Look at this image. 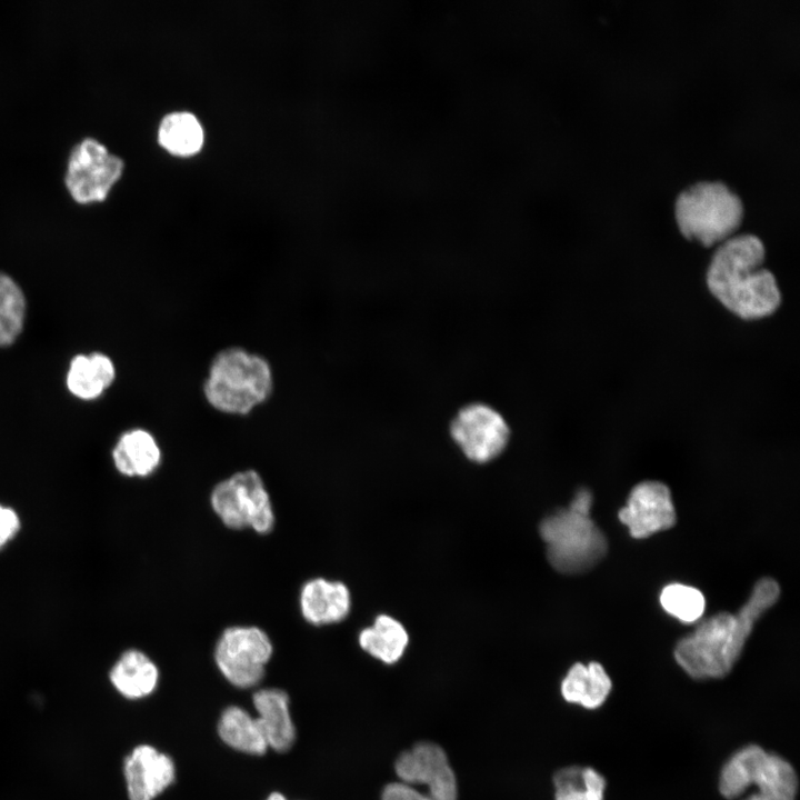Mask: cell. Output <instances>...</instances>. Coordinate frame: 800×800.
<instances>
[{"instance_id": "obj_1", "label": "cell", "mask_w": 800, "mask_h": 800, "mask_svg": "<svg viewBox=\"0 0 800 800\" xmlns=\"http://www.w3.org/2000/svg\"><path fill=\"white\" fill-rule=\"evenodd\" d=\"M766 249L752 233L733 234L714 250L706 273L710 293L742 320L773 314L781 304L774 274L763 267Z\"/></svg>"}, {"instance_id": "obj_2", "label": "cell", "mask_w": 800, "mask_h": 800, "mask_svg": "<svg viewBox=\"0 0 800 800\" xmlns=\"http://www.w3.org/2000/svg\"><path fill=\"white\" fill-rule=\"evenodd\" d=\"M779 596L777 581L760 579L738 612L717 613L682 638L674 648L676 661L693 679L727 676L739 659L754 623L777 602Z\"/></svg>"}, {"instance_id": "obj_3", "label": "cell", "mask_w": 800, "mask_h": 800, "mask_svg": "<svg viewBox=\"0 0 800 800\" xmlns=\"http://www.w3.org/2000/svg\"><path fill=\"white\" fill-rule=\"evenodd\" d=\"M274 388L266 357L240 346L219 350L210 360L202 384L206 402L217 412L246 417L264 404Z\"/></svg>"}, {"instance_id": "obj_4", "label": "cell", "mask_w": 800, "mask_h": 800, "mask_svg": "<svg viewBox=\"0 0 800 800\" xmlns=\"http://www.w3.org/2000/svg\"><path fill=\"white\" fill-rule=\"evenodd\" d=\"M592 498L589 489H579L568 508L552 512L539 526L548 561L561 573L586 572L607 553L606 536L590 518Z\"/></svg>"}, {"instance_id": "obj_5", "label": "cell", "mask_w": 800, "mask_h": 800, "mask_svg": "<svg viewBox=\"0 0 800 800\" xmlns=\"http://www.w3.org/2000/svg\"><path fill=\"white\" fill-rule=\"evenodd\" d=\"M674 214L683 237L711 247L736 234L743 203L724 182L699 181L678 194Z\"/></svg>"}, {"instance_id": "obj_6", "label": "cell", "mask_w": 800, "mask_h": 800, "mask_svg": "<svg viewBox=\"0 0 800 800\" xmlns=\"http://www.w3.org/2000/svg\"><path fill=\"white\" fill-rule=\"evenodd\" d=\"M752 786L758 788L757 792L743 800H794L798 778L783 758L759 746H747L723 766L719 790L724 798L734 799Z\"/></svg>"}, {"instance_id": "obj_7", "label": "cell", "mask_w": 800, "mask_h": 800, "mask_svg": "<svg viewBox=\"0 0 800 800\" xmlns=\"http://www.w3.org/2000/svg\"><path fill=\"white\" fill-rule=\"evenodd\" d=\"M210 504L221 522L233 530L251 528L260 534L272 531L276 517L258 471H238L218 482L210 494Z\"/></svg>"}, {"instance_id": "obj_8", "label": "cell", "mask_w": 800, "mask_h": 800, "mask_svg": "<svg viewBox=\"0 0 800 800\" xmlns=\"http://www.w3.org/2000/svg\"><path fill=\"white\" fill-rule=\"evenodd\" d=\"M449 434L469 461L481 464L497 459L506 450L511 429L504 414L494 406L471 401L454 412Z\"/></svg>"}, {"instance_id": "obj_9", "label": "cell", "mask_w": 800, "mask_h": 800, "mask_svg": "<svg viewBox=\"0 0 800 800\" xmlns=\"http://www.w3.org/2000/svg\"><path fill=\"white\" fill-rule=\"evenodd\" d=\"M272 653V642L262 629L256 626H232L219 637L214 647V661L231 684L247 689L262 680Z\"/></svg>"}, {"instance_id": "obj_10", "label": "cell", "mask_w": 800, "mask_h": 800, "mask_svg": "<svg viewBox=\"0 0 800 800\" xmlns=\"http://www.w3.org/2000/svg\"><path fill=\"white\" fill-rule=\"evenodd\" d=\"M122 171V159L97 140L87 138L70 153L66 186L79 203L103 201Z\"/></svg>"}, {"instance_id": "obj_11", "label": "cell", "mask_w": 800, "mask_h": 800, "mask_svg": "<svg viewBox=\"0 0 800 800\" xmlns=\"http://www.w3.org/2000/svg\"><path fill=\"white\" fill-rule=\"evenodd\" d=\"M394 771L401 782L427 786L433 800H457L458 786L444 750L433 742L416 743L399 754Z\"/></svg>"}, {"instance_id": "obj_12", "label": "cell", "mask_w": 800, "mask_h": 800, "mask_svg": "<svg viewBox=\"0 0 800 800\" xmlns=\"http://www.w3.org/2000/svg\"><path fill=\"white\" fill-rule=\"evenodd\" d=\"M618 517L634 539H644L668 530L677 520L669 488L652 480L642 481L632 488Z\"/></svg>"}, {"instance_id": "obj_13", "label": "cell", "mask_w": 800, "mask_h": 800, "mask_svg": "<svg viewBox=\"0 0 800 800\" xmlns=\"http://www.w3.org/2000/svg\"><path fill=\"white\" fill-rule=\"evenodd\" d=\"M129 800H154L176 778L170 756L149 744L137 746L123 761Z\"/></svg>"}, {"instance_id": "obj_14", "label": "cell", "mask_w": 800, "mask_h": 800, "mask_svg": "<svg viewBox=\"0 0 800 800\" xmlns=\"http://www.w3.org/2000/svg\"><path fill=\"white\" fill-rule=\"evenodd\" d=\"M299 608L302 618L312 626L338 623L350 612L351 594L341 581L313 578L301 587Z\"/></svg>"}, {"instance_id": "obj_15", "label": "cell", "mask_w": 800, "mask_h": 800, "mask_svg": "<svg viewBox=\"0 0 800 800\" xmlns=\"http://www.w3.org/2000/svg\"><path fill=\"white\" fill-rule=\"evenodd\" d=\"M111 458L120 474L128 478H147L160 467L162 451L158 440L149 430L132 428L118 438Z\"/></svg>"}, {"instance_id": "obj_16", "label": "cell", "mask_w": 800, "mask_h": 800, "mask_svg": "<svg viewBox=\"0 0 800 800\" xmlns=\"http://www.w3.org/2000/svg\"><path fill=\"white\" fill-rule=\"evenodd\" d=\"M252 701L268 747L278 752L288 751L294 743L296 728L287 692L277 688L261 689L253 694Z\"/></svg>"}, {"instance_id": "obj_17", "label": "cell", "mask_w": 800, "mask_h": 800, "mask_svg": "<svg viewBox=\"0 0 800 800\" xmlns=\"http://www.w3.org/2000/svg\"><path fill=\"white\" fill-rule=\"evenodd\" d=\"M117 376L112 359L101 352L77 354L66 374L68 391L77 399L90 401L100 398L114 382Z\"/></svg>"}, {"instance_id": "obj_18", "label": "cell", "mask_w": 800, "mask_h": 800, "mask_svg": "<svg viewBox=\"0 0 800 800\" xmlns=\"http://www.w3.org/2000/svg\"><path fill=\"white\" fill-rule=\"evenodd\" d=\"M109 680L123 698L140 700L156 690L159 682V669L141 650L128 649L111 667Z\"/></svg>"}, {"instance_id": "obj_19", "label": "cell", "mask_w": 800, "mask_h": 800, "mask_svg": "<svg viewBox=\"0 0 800 800\" xmlns=\"http://www.w3.org/2000/svg\"><path fill=\"white\" fill-rule=\"evenodd\" d=\"M611 688L612 682L600 663L577 662L561 682V694L568 702L597 709L606 701Z\"/></svg>"}, {"instance_id": "obj_20", "label": "cell", "mask_w": 800, "mask_h": 800, "mask_svg": "<svg viewBox=\"0 0 800 800\" xmlns=\"http://www.w3.org/2000/svg\"><path fill=\"white\" fill-rule=\"evenodd\" d=\"M359 646L371 657L393 664L400 660L409 643V634L403 624L388 614L376 617L371 627L360 631Z\"/></svg>"}, {"instance_id": "obj_21", "label": "cell", "mask_w": 800, "mask_h": 800, "mask_svg": "<svg viewBox=\"0 0 800 800\" xmlns=\"http://www.w3.org/2000/svg\"><path fill=\"white\" fill-rule=\"evenodd\" d=\"M218 734L227 746L243 753L262 756L269 748L257 718L238 706L222 711Z\"/></svg>"}, {"instance_id": "obj_22", "label": "cell", "mask_w": 800, "mask_h": 800, "mask_svg": "<svg viewBox=\"0 0 800 800\" xmlns=\"http://www.w3.org/2000/svg\"><path fill=\"white\" fill-rule=\"evenodd\" d=\"M204 132L198 118L188 111H174L163 117L158 129V141L168 152L189 157L203 144Z\"/></svg>"}, {"instance_id": "obj_23", "label": "cell", "mask_w": 800, "mask_h": 800, "mask_svg": "<svg viewBox=\"0 0 800 800\" xmlns=\"http://www.w3.org/2000/svg\"><path fill=\"white\" fill-rule=\"evenodd\" d=\"M26 316L23 290L12 277L0 271V348L11 346L19 338Z\"/></svg>"}, {"instance_id": "obj_24", "label": "cell", "mask_w": 800, "mask_h": 800, "mask_svg": "<svg viewBox=\"0 0 800 800\" xmlns=\"http://www.w3.org/2000/svg\"><path fill=\"white\" fill-rule=\"evenodd\" d=\"M556 800H603L606 781L589 767H567L553 776Z\"/></svg>"}, {"instance_id": "obj_25", "label": "cell", "mask_w": 800, "mask_h": 800, "mask_svg": "<svg viewBox=\"0 0 800 800\" xmlns=\"http://www.w3.org/2000/svg\"><path fill=\"white\" fill-rule=\"evenodd\" d=\"M660 603L670 616L684 623L699 620L706 607L702 592L682 583L666 586L660 593Z\"/></svg>"}, {"instance_id": "obj_26", "label": "cell", "mask_w": 800, "mask_h": 800, "mask_svg": "<svg viewBox=\"0 0 800 800\" xmlns=\"http://www.w3.org/2000/svg\"><path fill=\"white\" fill-rule=\"evenodd\" d=\"M20 529L21 520L18 512L0 503V550L17 537Z\"/></svg>"}, {"instance_id": "obj_27", "label": "cell", "mask_w": 800, "mask_h": 800, "mask_svg": "<svg viewBox=\"0 0 800 800\" xmlns=\"http://www.w3.org/2000/svg\"><path fill=\"white\" fill-rule=\"evenodd\" d=\"M381 800H433L427 792L413 786L398 781L388 783L381 793Z\"/></svg>"}, {"instance_id": "obj_28", "label": "cell", "mask_w": 800, "mask_h": 800, "mask_svg": "<svg viewBox=\"0 0 800 800\" xmlns=\"http://www.w3.org/2000/svg\"><path fill=\"white\" fill-rule=\"evenodd\" d=\"M266 800H287V798L279 792H272Z\"/></svg>"}]
</instances>
